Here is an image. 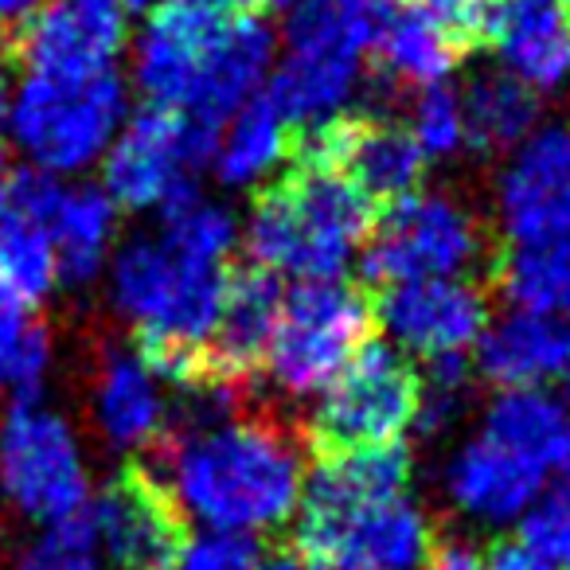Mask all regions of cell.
<instances>
[{"mask_svg":"<svg viewBox=\"0 0 570 570\" xmlns=\"http://www.w3.org/2000/svg\"><path fill=\"white\" fill-rule=\"evenodd\" d=\"M411 134L422 157H453L465 145V118H461V95L445 82L422 87L411 110Z\"/></svg>","mask_w":570,"mask_h":570,"instance_id":"d6a6232c","label":"cell"},{"mask_svg":"<svg viewBox=\"0 0 570 570\" xmlns=\"http://www.w3.org/2000/svg\"><path fill=\"white\" fill-rule=\"evenodd\" d=\"M51 367L48 328L32 321L28 305L0 289V391L20 399H36Z\"/></svg>","mask_w":570,"mask_h":570,"instance_id":"f546056e","label":"cell"},{"mask_svg":"<svg viewBox=\"0 0 570 570\" xmlns=\"http://www.w3.org/2000/svg\"><path fill=\"white\" fill-rule=\"evenodd\" d=\"M262 4H269V9H285V4H294V0H262Z\"/></svg>","mask_w":570,"mask_h":570,"instance_id":"f6af8a7d","label":"cell"},{"mask_svg":"<svg viewBox=\"0 0 570 570\" xmlns=\"http://www.w3.org/2000/svg\"><path fill=\"white\" fill-rule=\"evenodd\" d=\"M59 282V258L43 223L24 215L0 219V289L20 305H40Z\"/></svg>","mask_w":570,"mask_h":570,"instance_id":"f1b7e54d","label":"cell"},{"mask_svg":"<svg viewBox=\"0 0 570 570\" xmlns=\"http://www.w3.org/2000/svg\"><path fill=\"white\" fill-rule=\"evenodd\" d=\"M375 230V204L333 165H297L250 207L246 254L266 274L336 277Z\"/></svg>","mask_w":570,"mask_h":570,"instance_id":"3957f363","label":"cell"},{"mask_svg":"<svg viewBox=\"0 0 570 570\" xmlns=\"http://www.w3.org/2000/svg\"><path fill=\"white\" fill-rule=\"evenodd\" d=\"M419 403L422 375L411 360L387 344H364L321 391L313 414L317 450H367L399 442L419 419Z\"/></svg>","mask_w":570,"mask_h":570,"instance_id":"ba28073f","label":"cell"},{"mask_svg":"<svg viewBox=\"0 0 570 570\" xmlns=\"http://www.w3.org/2000/svg\"><path fill=\"white\" fill-rule=\"evenodd\" d=\"M297 547L328 570H422L434 554V528L411 497H391L348 512L305 515Z\"/></svg>","mask_w":570,"mask_h":570,"instance_id":"30bf717a","label":"cell"},{"mask_svg":"<svg viewBox=\"0 0 570 570\" xmlns=\"http://www.w3.org/2000/svg\"><path fill=\"white\" fill-rule=\"evenodd\" d=\"M497 219L512 246L570 235V121L543 126L515 145L497 180Z\"/></svg>","mask_w":570,"mask_h":570,"instance_id":"8fae6325","label":"cell"},{"mask_svg":"<svg viewBox=\"0 0 570 570\" xmlns=\"http://www.w3.org/2000/svg\"><path fill=\"white\" fill-rule=\"evenodd\" d=\"M562 473H567V484H570V430H567V445H562V458H559Z\"/></svg>","mask_w":570,"mask_h":570,"instance_id":"7bdbcfd3","label":"cell"},{"mask_svg":"<svg viewBox=\"0 0 570 570\" xmlns=\"http://www.w3.org/2000/svg\"><path fill=\"white\" fill-rule=\"evenodd\" d=\"M277 309H282V285L274 274L258 266L227 274L219 321L204 348V383L199 387L238 391L243 383H250L266 360Z\"/></svg>","mask_w":570,"mask_h":570,"instance_id":"2e32d148","label":"cell"},{"mask_svg":"<svg viewBox=\"0 0 570 570\" xmlns=\"http://www.w3.org/2000/svg\"><path fill=\"white\" fill-rule=\"evenodd\" d=\"M17 570H102L87 508L59 523H48V531L20 551Z\"/></svg>","mask_w":570,"mask_h":570,"instance_id":"4dcf8cb0","label":"cell"},{"mask_svg":"<svg viewBox=\"0 0 570 570\" xmlns=\"http://www.w3.org/2000/svg\"><path fill=\"white\" fill-rule=\"evenodd\" d=\"M520 543L554 570H570V489L547 492L520 515Z\"/></svg>","mask_w":570,"mask_h":570,"instance_id":"836d02e7","label":"cell"},{"mask_svg":"<svg viewBox=\"0 0 570 570\" xmlns=\"http://www.w3.org/2000/svg\"><path fill=\"white\" fill-rule=\"evenodd\" d=\"M375 75L387 79L395 90H422L445 82V75L461 63L458 43L445 32H438L430 20H422L411 9H395L383 40L375 43Z\"/></svg>","mask_w":570,"mask_h":570,"instance_id":"4316f807","label":"cell"},{"mask_svg":"<svg viewBox=\"0 0 570 570\" xmlns=\"http://www.w3.org/2000/svg\"><path fill=\"white\" fill-rule=\"evenodd\" d=\"M465 145L481 157H500L535 134L539 95L508 71H484L461 95Z\"/></svg>","mask_w":570,"mask_h":570,"instance_id":"cb8c5ba5","label":"cell"},{"mask_svg":"<svg viewBox=\"0 0 570 570\" xmlns=\"http://www.w3.org/2000/svg\"><path fill=\"white\" fill-rule=\"evenodd\" d=\"M567 411L559 399L543 391H500L481 419V438L497 442L500 450L531 461L535 469L559 465L567 445Z\"/></svg>","mask_w":570,"mask_h":570,"instance_id":"d4e9b609","label":"cell"},{"mask_svg":"<svg viewBox=\"0 0 570 570\" xmlns=\"http://www.w3.org/2000/svg\"><path fill=\"white\" fill-rule=\"evenodd\" d=\"M121 4H126V9H149L153 0H121Z\"/></svg>","mask_w":570,"mask_h":570,"instance_id":"ee69618b","label":"cell"},{"mask_svg":"<svg viewBox=\"0 0 570 570\" xmlns=\"http://www.w3.org/2000/svg\"><path fill=\"white\" fill-rule=\"evenodd\" d=\"M180 515L207 531L282 528L302 504L305 461L282 426L235 411H212L204 419L168 422L153 442V465L145 469Z\"/></svg>","mask_w":570,"mask_h":570,"instance_id":"6da1fadb","label":"cell"},{"mask_svg":"<svg viewBox=\"0 0 570 570\" xmlns=\"http://www.w3.org/2000/svg\"><path fill=\"white\" fill-rule=\"evenodd\" d=\"M0 492L20 515L59 523L90 500L87 461L63 414L20 399L0 422Z\"/></svg>","mask_w":570,"mask_h":570,"instance_id":"52a82bcc","label":"cell"},{"mask_svg":"<svg viewBox=\"0 0 570 570\" xmlns=\"http://www.w3.org/2000/svg\"><path fill=\"white\" fill-rule=\"evenodd\" d=\"M484 562H489V570H554L539 554H531L523 543H497Z\"/></svg>","mask_w":570,"mask_h":570,"instance_id":"74e56055","label":"cell"},{"mask_svg":"<svg viewBox=\"0 0 570 570\" xmlns=\"http://www.w3.org/2000/svg\"><path fill=\"white\" fill-rule=\"evenodd\" d=\"M258 539L238 535V531H204L180 543L173 559V570H262Z\"/></svg>","mask_w":570,"mask_h":570,"instance_id":"e575fe53","label":"cell"},{"mask_svg":"<svg viewBox=\"0 0 570 570\" xmlns=\"http://www.w3.org/2000/svg\"><path fill=\"white\" fill-rule=\"evenodd\" d=\"M219 137L191 126L184 114L145 106L121 126L102 160L106 196L129 212L160 207L173 191L188 188L191 173L212 165Z\"/></svg>","mask_w":570,"mask_h":570,"instance_id":"9c48e42d","label":"cell"},{"mask_svg":"<svg viewBox=\"0 0 570 570\" xmlns=\"http://www.w3.org/2000/svg\"><path fill=\"white\" fill-rule=\"evenodd\" d=\"M497 282L512 309L570 321V235L535 246H512L497 266Z\"/></svg>","mask_w":570,"mask_h":570,"instance_id":"83f0119b","label":"cell"},{"mask_svg":"<svg viewBox=\"0 0 570 570\" xmlns=\"http://www.w3.org/2000/svg\"><path fill=\"white\" fill-rule=\"evenodd\" d=\"M543 469H535L531 461L515 458V453L500 450L497 442L476 434L465 445H458L453 458L445 461L442 489L465 520L500 528V523L520 520L543 497Z\"/></svg>","mask_w":570,"mask_h":570,"instance_id":"ac0fdd59","label":"cell"},{"mask_svg":"<svg viewBox=\"0 0 570 570\" xmlns=\"http://www.w3.org/2000/svg\"><path fill=\"white\" fill-rule=\"evenodd\" d=\"M375 321L403 352L426 360L465 356L489 328V297L465 277L391 285L380 297Z\"/></svg>","mask_w":570,"mask_h":570,"instance_id":"4fadbf2b","label":"cell"},{"mask_svg":"<svg viewBox=\"0 0 570 570\" xmlns=\"http://www.w3.org/2000/svg\"><path fill=\"white\" fill-rule=\"evenodd\" d=\"M262 570H328V567L317 554L305 551V547H285V551L269 554V559L262 562Z\"/></svg>","mask_w":570,"mask_h":570,"instance_id":"f35d334b","label":"cell"},{"mask_svg":"<svg viewBox=\"0 0 570 570\" xmlns=\"http://www.w3.org/2000/svg\"><path fill=\"white\" fill-rule=\"evenodd\" d=\"M9 215V153H4V141H0V219Z\"/></svg>","mask_w":570,"mask_h":570,"instance_id":"60d3db41","label":"cell"},{"mask_svg":"<svg viewBox=\"0 0 570 570\" xmlns=\"http://www.w3.org/2000/svg\"><path fill=\"white\" fill-rule=\"evenodd\" d=\"M4 118H9V75L0 67V126H4Z\"/></svg>","mask_w":570,"mask_h":570,"instance_id":"b9f144b4","label":"cell"},{"mask_svg":"<svg viewBox=\"0 0 570 570\" xmlns=\"http://www.w3.org/2000/svg\"><path fill=\"white\" fill-rule=\"evenodd\" d=\"M285 157H289V126L277 118L269 98H250L219 129L212 165L227 188H250L266 180Z\"/></svg>","mask_w":570,"mask_h":570,"instance_id":"484cf974","label":"cell"},{"mask_svg":"<svg viewBox=\"0 0 570 570\" xmlns=\"http://www.w3.org/2000/svg\"><path fill=\"white\" fill-rule=\"evenodd\" d=\"M227 294L223 262L191 258L165 238H129L110 266L114 309L137 328V356L160 383L199 387L204 348Z\"/></svg>","mask_w":570,"mask_h":570,"instance_id":"7a4b0ae2","label":"cell"},{"mask_svg":"<svg viewBox=\"0 0 570 570\" xmlns=\"http://www.w3.org/2000/svg\"><path fill=\"white\" fill-rule=\"evenodd\" d=\"M476 372L500 391H539L570 372V321L512 309L481 333Z\"/></svg>","mask_w":570,"mask_h":570,"instance_id":"d6986e66","label":"cell"},{"mask_svg":"<svg viewBox=\"0 0 570 570\" xmlns=\"http://www.w3.org/2000/svg\"><path fill=\"white\" fill-rule=\"evenodd\" d=\"M48 235L59 258V277L71 285L95 282L118 235V204L95 184H71L51 212Z\"/></svg>","mask_w":570,"mask_h":570,"instance_id":"7402d4cb","label":"cell"},{"mask_svg":"<svg viewBox=\"0 0 570 570\" xmlns=\"http://www.w3.org/2000/svg\"><path fill=\"white\" fill-rule=\"evenodd\" d=\"M48 0H0V51L12 56L20 32L32 24V17L43 9Z\"/></svg>","mask_w":570,"mask_h":570,"instance_id":"d590c367","label":"cell"},{"mask_svg":"<svg viewBox=\"0 0 570 570\" xmlns=\"http://www.w3.org/2000/svg\"><path fill=\"white\" fill-rule=\"evenodd\" d=\"M17 149L51 176H71L106 157L126 121V82L114 71L90 79L28 75L9 102Z\"/></svg>","mask_w":570,"mask_h":570,"instance_id":"277c9868","label":"cell"},{"mask_svg":"<svg viewBox=\"0 0 570 570\" xmlns=\"http://www.w3.org/2000/svg\"><path fill=\"white\" fill-rule=\"evenodd\" d=\"M360 82V56H285L269 79V106L289 129L328 121Z\"/></svg>","mask_w":570,"mask_h":570,"instance_id":"603a6c76","label":"cell"},{"mask_svg":"<svg viewBox=\"0 0 570 570\" xmlns=\"http://www.w3.org/2000/svg\"><path fill=\"white\" fill-rule=\"evenodd\" d=\"M223 17L212 9H199L191 0H165L141 28V40L134 51V79L145 102L157 110H184L191 87H196L199 63L215 43Z\"/></svg>","mask_w":570,"mask_h":570,"instance_id":"9a60e30c","label":"cell"},{"mask_svg":"<svg viewBox=\"0 0 570 570\" xmlns=\"http://www.w3.org/2000/svg\"><path fill=\"white\" fill-rule=\"evenodd\" d=\"M484 254L481 223L445 191H414L387 207L364 243V277L372 285H406L458 277Z\"/></svg>","mask_w":570,"mask_h":570,"instance_id":"8992f818","label":"cell"},{"mask_svg":"<svg viewBox=\"0 0 570 570\" xmlns=\"http://www.w3.org/2000/svg\"><path fill=\"white\" fill-rule=\"evenodd\" d=\"M372 321L375 309L364 289L341 277L294 285L282 294L274 336L262 360L269 383L289 399L321 395L364 348Z\"/></svg>","mask_w":570,"mask_h":570,"instance_id":"5b68a950","label":"cell"},{"mask_svg":"<svg viewBox=\"0 0 570 570\" xmlns=\"http://www.w3.org/2000/svg\"><path fill=\"white\" fill-rule=\"evenodd\" d=\"M98 554L118 570H168L184 543V515L145 469H121L87 500Z\"/></svg>","mask_w":570,"mask_h":570,"instance_id":"7c38bea8","label":"cell"},{"mask_svg":"<svg viewBox=\"0 0 570 570\" xmlns=\"http://www.w3.org/2000/svg\"><path fill=\"white\" fill-rule=\"evenodd\" d=\"M411 484V450L403 442L367 445V450H321L313 473L302 484V520L305 515L348 512L375 500L406 497Z\"/></svg>","mask_w":570,"mask_h":570,"instance_id":"ffe728a7","label":"cell"},{"mask_svg":"<svg viewBox=\"0 0 570 570\" xmlns=\"http://www.w3.org/2000/svg\"><path fill=\"white\" fill-rule=\"evenodd\" d=\"M289 56H364L348 32L344 0H297L285 20Z\"/></svg>","mask_w":570,"mask_h":570,"instance_id":"1f68e13d","label":"cell"},{"mask_svg":"<svg viewBox=\"0 0 570 570\" xmlns=\"http://www.w3.org/2000/svg\"><path fill=\"white\" fill-rule=\"evenodd\" d=\"M95 419L114 450L153 445L168 426V403L160 380L134 352H106L95 380Z\"/></svg>","mask_w":570,"mask_h":570,"instance_id":"44dd1931","label":"cell"},{"mask_svg":"<svg viewBox=\"0 0 570 570\" xmlns=\"http://www.w3.org/2000/svg\"><path fill=\"white\" fill-rule=\"evenodd\" d=\"M269 59H274V32L266 20L250 17V12L223 20L180 114L191 126L219 137V129L235 118V110H243L254 98Z\"/></svg>","mask_w":570,"mask_h":570,"instance_id":"e0dca14e","label":"cell"},{"mask_svg":"<svg viewBox=\"0 0 570 570\" xmlns=\"http://www.w3.org/2000/svg\"><path fill=\"white\" fill-rule=\"evenodd\" d=\"M191 4H199V9H212V12H219V17H223V12H235V17H238V12H246V9H250L254 0H191Z\"/></svg>","mask_w":570,"mask_h":570,"instance_id":"ab89813d","label":"cell"},{"mask_svg":"<svg viewBox=\"0 0 570 570\" xmlns=\"http://www.w3.org/2000/svg\"><path fill=\"white\" fill-rule=\"evenodd\" d=\"M562 383H567V395H570V372H567V375H562Z\"/></svg>","mask_w":570,"mask_h":570,"instance_id":"bcb514c9","label":"cell"},{"mask_svg":"<svg viewBox=\"0 0 570 570\" xmlns=\"http://www.w3.org/2000/svg\"><path fill=\"white\" fill-rule=\"evenodd\" d=\"M126 43L121 0H48L20 32L12 59L48 79H90L110 71Z\"/></svg>","mask_w":570,"mask_h":570,"instance_id":"5bb4252c","label":"cell"},{"mask_svg":"<svg viewBox=\"0 0 570 570\" xmlns=\"http://www.w3.org/2000/svg\"><path fill=\"white\" fill-rule=\"evenodd\" d=\"M422 570H489V562L465 543H445L430 554V562Z\"/></svg>","mask_w":570,"mask_h":570,"instance_id":"8d00e7d4","label":"cell"}]
</instances>
